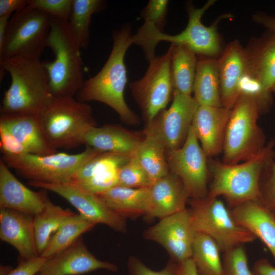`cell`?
I'll return each instance as SVG.
<instances>
[{"mask_svg":"<svg viewBox=\"0 0 275 275\" xmlns=\"http://www.w3.org/2000/svg\"><path fill=\"white\" fill-rule=\"evenodd\" d=\"M220 252L212 238L204 233H197L191 258L199 275H223Z\"/></svg>","mask_w":275,"mask_h":275,"instance_id":"obj_34","label":"cell"},{"mask_svg":"<svg viewBox=\"0 0 275 275\" xmlns=\"http://www.w3.org/2000/svg\"><path fill=\"white\" fill-rule=\"evenodd\" d=\"M114 212L126 218L146 216L149 207V188L117 185L97 195Z\"/></svg>","mask_w":275,"mask_h":275,"instance_id":"obj_28","label":"cell"},{"mask_svg":"<svg viewBox=\"0 0 275 275\" xmlns=\"http://www.w3.org/2000/svg\"><path fill=\"white\" fill-rule=\"evenodd\" d=\"M255 22L261 24L269 32L275 33V17L257 14L253 16Z\"/></svg>","mask_w":275,"mask_h":275,"instance_id":"obj_46","label":"cell"},{"mask_svg":"<svg viewBox=\"0 0 275 275\" xmlns=\"http://www.w3.org/2000/svg\"><path fill=\"white\" fill-rule=\"evenodd\" d=\"M37 275H38V274H37Z\"/></svg>","mask_w":275,"mask_h":275,"instance_id":"obj_48","label":"cell"},{"mask_svg":"<svg viewBox=\"0 0 275 275\" xmlns=\"http://www.w3.org/2000/svg\"><path fill=\"white\" fill-rule=\"evenodd\" d=\"M168 1L150 0L142 11L144 23L154 25L161 31L166 24Z\"/></svg>","mask_w":275,"mask_h":275,"instance_id":"obj_39","label":"cell"},{"mask_svg":"<svg viewBox=\"0 0 275 275\" xmlns=\"http://www.w3.org/2000/svg\"><path fill=\"white\" fill-rule=\"evenodd\" d=\"M188 209L197 232L212 238L221 252L257 238L235 223L230 209L218 198L190 199Z\"/></svg>","mask_w":275,"mask_h":275,"instance_id":"obj_9","label":"cell"},{"mask_svg":"<svg viewBox=\"0 0 275 275\" xmlns=\"http://www.w3.org/2000/svg\"><path fill=\"white\" fill-rule=\"evenodd\" d=\"M229 209L235 223L259 238L275 259V214L255 201H248Z\"/></svg>","mask_w":275,"mask_h":275,"instance_id":"obj_25","label":"cell"},{"mask_svg":"<svg viewBox=\"0 0 275 275\" xmlns=\"http://www.w3.org/2000/svg\"><path fill=\"white\" fill-rule=\"evenodd\" d=\"M149 207L146 216L160 219L186 208L189 197L181 179L170 173L149 187Z\"/></svg>","mask_w":275,"mask_h":275,"instance_id":"obj_21","label":"cell"},{"mask_svg":"<svg viewBox=\"0 0 275 275\" xmlns=\"http://www.w3.org/2000/svg\"><path fill=\"white\" fill-rule=\"evenodd\" d=\"M173 45L163 54L149 61L144 75L129 84L132 95L148 124L168 105L174 88L171 63Z\"/></svg>","mask_w":275,"mask_h":275,"instance_id":"obj_11","label":"cell"},{"mask_svg":"<svg viewBox=\"0 0 275 275\" xmlns=\"http://www.w3.org/2000/svg\"><path fill=\"white\" fill-rule=\"evenodd\" d=\"M98 269L117 272L114 263L96 258L81 236L66 249L47 259L38 275H81Z\"/></svg>","mask_w":275,"mask_h":275,"instance_id":"obj_16","label":"cell"},{"mask_svg":"<svg viewBox=\"0 0 275 275\" xmlns=\"http://www.w3.org/2000/svg\"><path fill=\"white\" fill-rule=\"evenodd\" d=\"M252 270L254 275H275V267L265 258L256 261Z\"/></svg>","mask_w":275,"mask_h":275,"instance_id":"obj_44","label":"cell"},{"mask_svg":"<svg viewBox=\"0 0 275 275\" xmlns=\"http://www.w3.org/2000/svg\"><path fill=\"white\" fill-rule=\"evenodd\" d=\"M113 45L109 57L101 69L94 76L84 81L76 94L81 102L96 101L104 103L116 112L124 122L134 124L138 117L127 105L124 92L127 82L124 58L133 44L130 27L125 25L113 34Z\"/></svg>","mask_w":275,"mask_h":275,"instance_id":"obj_1","label":"cell"},{"mask_svg":"<svg viewBox=\"0 0 275 275\" xmlns=\"http://www.w3.org/2000/svg\"><path fill=\"white\" fill-rule=\"evenodd\" d=\"M260 107L252 93L242 91L231 109L224 135L223 162L234 164L254 156L265 146L257 124Z\"/></svg>","mask_w":275,"mask_h":275,"instance_id":"obj_7","label":"cell"},{"mask_svg":"<svg viewBox=\"0 0 275 275\" xmlns=\"http://www.w3.org/2000/svg\"><path fill=\"white\" fill-rule=\"evenodd\" d=\"M175 275H199L191 258L184 262L175 263Z\"/></svg>","mask_w":275,"mask_h":275,"instance_id":"obj_45","label":"cell"},{"mask_svg":"<svg viewBox=\"0 0 275 275\" xmlns=\"http://www.w3.org/2000/svg\"><path fill=\"white\" fill-rule=\"evenodd\" d=\"M259 202L275 214V162L273 158L265 166L260 180Z\"/></svg>","mask_w":275,"mask_h":275,"instance_id":"obj_37","label":"cell"},{"mask_svg":"<svg viewBox=\"0 0 275 275\" xmlns=\"http://www.w3.org/2000/svg\"><path fill=\"white\" fill-rule=\"evenodd\" d=\"M217 61L222 106L232 109L241 93L246 73L245 49L235 40L227 45Z\"/></svg>","mask_w":275,"mask_h":275,"instance_id":"obj_18","label":"cell"},{"mask_svg":"<svg viewBox=\"0 0 275 275\" xmlns=\"http://www.w3.org/2000/svg\"><path fill=\"white\" fill-rule=\"evenodd\" d=\"M75 213L63 209L48 199L44 209L34 216L36 249L39 256L47 245L51 236L62 224Z\"/></svg>","mask_w":275,"mask_h":275,"instance_id":"obj_33","label":"cell"},{"mask_svg":"<svg viewBox=\"0 0 275 275\" xmlns=\"http://www.w3.org/2000/svg\"><path fill=\"white\" fill-rule=\"evenodd\" d=\"M245 51V76L270 93L275 86V33L257 39Z\"/></svg>","mask_w":275,"mask_h":275,"instance_id":"obj_23","label":"cell"},{"mask_svg":"<svg viewBox=\"0 0 275 275\" xmlns=\"http://www.w3.org/2000/svg\"><path fill=\"white\" fill-rule=\"evenodd\" d=\"M132 156L99 153L79 168L72 183L97 195L105 192L118 185V169Z\"/></svg>","mask_w":275,"mask_h":275,"instance_id":"obj_17","label":"cell"},{"mask_svg":"<svg viewBox=\"0 0 275 275\" xmlns=\"http://www.w3.org/2000/svg\"><path fill=\"white\" fill-rule=\"evenodd\" d=\"M222 264L223 275H254L249 267L246 253L243 245L224 252Z\"/></svg>","mask_w":275,"mask_h":275,"instance_id":"obj_36","label":"cell"},{"mask_svg":"<svg viewBox=\"0 0 275 275\" xmlns=\"http://www.w3.org/2000/svg\"><path fill=\"white\" fill-rule=\"evenodd\" d=\"M48 258L38 256L29 259H22L17 266L5 275H37Z\"/></svg>","mask_w":275,"mask_h":275,"instance_id":"obj_42","label":"cell"},{"mask_svg":"<svg viewBox=\"0 0 275 275\" xmlns=\"http://www.w3.org/2000/svg\"><path fill=\"white\" fill-rule=\"evenodd\" d=\"M106 7L102 0H73L69 18V31L80 49H87L90 40V26L92 15Z\"/></svg>","mask_w":275,"mask_h":275,"instance_id":"obj_31","label":"cell"},{"mask_svg":"<svg viewBox=\"0 0 275 275\" xmlns=\"http://www.w3.org/2000/svg\"><path fill=\"white\" fill-rule=\"evenodd\" d=\"M142 140L120 127L106 125L90 130L84 144L101 152L133 155Z\"/></svg>","mask_w":275,"mask_h":275,"instance_id":"obj_26","label":"cell"},{"mask_svg":"<svg viewBox=\"0 0 275 275\" xmlns=\"http://www.w3.org/2000/svg\"><path fill=\"white\" fill-rule=\"evenodd\" d=\"M198 106L194 97L174 91L170 107L161 111L153 120L167 150L183 145Z\"/></svg>","mask_w":275,"mask_h":275,"instance_id":"obj_15","label":"cell"},{"mask_svg":"<svg viewBox=\"0 0 275 275\" xmlns=\"http://www.w3.org/2000/svg\"><path fill=\"white\" fill-rule=\"evenodd\" d=\"M28 184L61 196L76 208L80 214L96 225L104 224L120 233L127 231L125 218L113 211L98 195L73 183L50 184L29 181Z\"/></svg>","mask_w":275,"mask_h":275,"instance_id":"obj_14","label":"cell"},{"mask_svg":"<svg viewBox=\"0 0 275 275\" xmlns=\"http://www.w3.org/2000/svg\"><path fill=\"white\" fill-rule=\"evenodd\" d=\"M194 98L200 105L221 107L217 61L200 56L198 59L194 79Z\"/></svg>","mask_w":275,"mask_h":275,"instance_id":"obj_29","label":"cell"},{"mask_svg":"<svg viewBox=\"0 0 275 275\" xmlns=\"http://www.w3.org/2000/svg\"><path fill=\"white\" fill-rule=\"evenodd\" d=\"M274 142L271 141L257 154L241 163L229 164L210 161L212 181L207 198L223 196L229 209L248 201H259L263 171L273 156Z\"/></svg>","mask_w":275,"mask_h":275,"instance_id":"obj_3","label":"cell"},{"mask_svg":"<svg viewBox=\"0 0 275 275\" xmlns=\"http://www.w3.org/2000/svg\"><path fill=\"white\" fill-rule=\"evenodd\" d=\"M197 231L186 208L159 220L149 227L143 236L147 240L161 245L176 264L191 258Z\"/></svg>","mask_w":275,"mask_h":275,"instance_id":"obj_13","label":"cell"},{"mask_svg":"<svg viewBox=\"0 0 275 275\" xmlns=\"http://www.w3.org/2000/svg\"><path fill=\"white\" fill-rule=\"evenodd\" d=\"M0 125L11 133L29 154L42 156L58 152L46 138L39 114L1 113Z\"/></svg>","mask_w":275,"mask_h":275,"instance_id":"obj_24","label":"cell"},{"mask_svg":"<svg viewBox=\"0 0 275 275\" xmlns=\"http://www.w3.org/2000/svg\"><path fill=\"white\" fill-rule=\"evenodd\" d=\"M0 147L2 156H20L29 154L25 147L3 126L0 125Z\"/></svg>","mask_w":275,"mask_h":275,"instance_id":"obj_41","label":"cell"},{"mask_svg":"<svg viewBox=\"0 0 275 275\" xmlns=\"http://www.w3.org/2000/svg\"><path fill=\"white\" fill-rule=\"evenodd\" d=\"M67 21L50 17L46 43L54 59L51 62H43V64L54 97H74L84 81L80 48L69 31Z\"/></svg>","mask_w":275,"mask_h":275,"instance_id":"obj_4","label":"cell"},{"mask_svg":"<svg viewBox=\"0 0 275 275\" xmlns=\"http://www.w3.org/2000/svg\"><path fill=\"white\" fill-rule=\"evenodd\" d=\"M172 44L171 71L174 91L191 95L198 62L197 54L185 45Z\"/></svg>","mask_w":275,"mask_h":275,"instance_id":"obj_30","label":"cell"},{"mask_svg":"<svg viewBox=\"0 0 275 275\" xmlns=\"http://www.w3.org/2000/svg\"><path fill=\"white\" fill-rule=\"evenodd\" d=\"M95 225L81 214L74 213L53 234L40 256L49 258L60 253L73 243L82 234L91 230Z\"/></svg>","mask_w":275,"mask_h":275,"instance_id":"obj_32","label":"cell"},{"mask_svg":"<svg viewBox=\"0 0 275 275\" xmlns=\"http://www.w3.org/2000/svg\"><path fill=\"white\" fill-rule=\"evenodd\" d=\"M231 109L223 106L199 105L191 127L207 156L216 155L223 150L226 126Z\"/></svg>","mask_w":275,"mask_h":275,"instance_id":"obj_20","label":"cell"},{"mask_svg":"<svg viewBox=\"0 0 275 275\" xmlns=\"http://www.w3.org/2000/svg\"><path fill=\"white\" fill-rule=\"evenodd\" d=\"M73 0H29V6L42 11L51 17L68 21Z\"/></svg>","mask_w":275,"mask_h":275,"instance_id":"obj_38","label":"cell"},{"mask_svg":"<svg viewBox=\"0 0 275 275\" xmlns=\"http://www.w3.org/2000/svg\"><path fill=\"white\" fill-rule=\"evenodd\" d=\"M101 152L86 147L82 152L69 154L57 152L47 155L28 154L4 156L1 159L10 169L29 181L57 184L72 183L77 171L88 160Z\"/></svg>","mask_w":275,"mask_h":275,"instance_id":"obj_8","label":"cell"},{"mask_svg":"<svg viewBox=\"0 0 275 275\" xmlns=\"http://www.w3.org/2000/svg\"><path fill=\"white\" fill-rule=\"evenodd\" d=\"M9 19L10 17L8 16L0 17V48L4 43Z\"/></svg>","mask_w":275,"mask_h":275,"instance_id":"obj_47","label":"cell"},{"mask_svg":"<svg viewBox=\"0 0 275 275\" xmlns=\"http://www.w3.org/2000/svg\"><path fill=\"white\" fill-rule=\"evenodd\" d=\"M29 0H0V17H10L29 5Z\"/></svg>","mask_w":275,"mask_h":275,"instance_id":"obj_43","label":"cell"},{"mask_svg":"<svg viewBox=\"0 0 275 275\" xmlns=\"http://www.w3.org/2000/svg\"><path fill=\"white\" fill-rule=\"evenodd\" d=\"M145 134L133 155L153 182L170 173L166 158L167 149L153 120L148 124Z\"/></svg>","mask_w":275,"mask_h":275,"instance_id":"obj_27","label":"cell"},{"mask_svg":"<svg viewBox=\"0 0 275 275\" xmlns=\"http://www.w3.org/2000/svg\"><path fill=\"white\" fill-rule=\"evenodd\" d=\"M50 16L29 5L10 18L0 60L23 57L40 58L50 30Z\"/></svg>","mask_w":275,"mask_h":275,"instance_id":"obj_10","label":"cell"},{"mask_svg":"<svg viewBox=\"0 0 275 275\" xmlns=\"http://www.w3.org/2000/svg\"><path fill=\"white\" fill-rule=\"evenodd\" d=\"M118 179V185L130 188L148 187L152 183L147 173L133 155L119 168Z\"/></svg>","mask_w":275,"mask_h":275,"instance_id":"obj_35","label":"cell"},{"mask_svg":"<svg viewBox=\"0 0 275 275\" xmlns=\"http://www.w3.org/2000/svg\"><path fill=\"white\" fill-rule=\"evenodd\" d=\"M39 116L47 140L57 150L84 144L86 134L97 127L91 106L74 97H53Z\"/></svg>","mask_w":275,"mask_h":275,"instance_id":"obj_5","label":"cell"},{"mask_svg":"<svg viewBox=\"0 0 275 275\" xmlns=\"http://www.w3.org/2000/svg\"><path fill=\"white\" fill-rule=\"evenodd\" d=\"M46 190L33 191L19 181L0 160V208L16 210L34 216L45 208Z\"/></svg>","mask_w":275,"mask_h":275,"instance_id":"obj_19","label":"cell"},{"mask_svg":"<svg viewBox=\"0 0 275 275\" xmlns=\"http://www.w3.org/2000/svg\"><path fill=\"white\" fill-rule=\"evenodd\" d=\"M0 238L14 247L22 259L39 256L36 249L33 216L1 208Z\"/></svg>","mask_w":275,"mask_h":275,"instance_id":"obj_22","label":"cell"},{"mask_svg":"<svg viewBox=\"0 0 275 275\" xmlns=\"http://www.w3.org/2000/svg\"><path fill=\"white\" fill-rule=\"evenodd\" d=\"M170 172L182 181L190 199L205 198L208 193L206 157L191 126L183 145L166 150Z\"/></svg>","mask_w":275,"mask_h":275,"instance_id":"obj_12","label":"cell"},{"mask_svg":"<svg viewBox=\"0 0 275 275\" xmlns=\"http://www.w3.org/2000/svg\"><path fill=\"white\" fill-rule=\"evenodd\" d=\"M127 266L129 275H175V263L171 260L162 269L154 271L136 256H131L128 259Z\"/></svg>","mask_w":275,"mask_h":275,"instance_id":"obj_40","label":"cell"},{"mask_svg":"<svg viewBox=\"0 0 275 275\" xmlns=\"http://www.w3.org/2000/svg\"><path fill=\"white\" fill-rule=\"evenodd\" d=\"M214 2L209 1L200 8L189 7L186 27L177 35L165 34L153 25L144 23L133 35L134 44L142 48L148 61L155 57V48L160 41L185 45L199 56L214 58L221 50L216 22L206 26L201 22L204 13Z\"/></svg>","mask_w":275,"mask_h":275,"instance_id":"obj_6","label":"cell"},{"mask_svg":"<svg viewBox=\"0 0 275 275\" xmlns=\"http://www.w3.org/2000/svg\"><path fill=\"white\" fill-rule=\"evenodd\" d=\"M1 75L8 72L11 82L5 91L1 113L39 114L52 96L46 71L40 58L15 57L0 60Z\"/></svg>","mask_w":275,"mask_h":275,"instance_id":"obj_2","label":"cell"}]
</instances>
